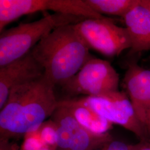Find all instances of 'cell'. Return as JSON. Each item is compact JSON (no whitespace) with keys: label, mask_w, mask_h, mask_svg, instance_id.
Listing matches in <instances>:
<instances>
[{"label":"cell","mask_w":150,"mask_h":150,"mask_svg":"<svg viewBox=\"0 0 150 150\" xmlns=\"http://www.w3.org/2000/svg\"><path fill=\"white\" fill-rule=\"evenodd\" d=\"M139 3L150 10V0H139Z\"/></svg>","instance_id":"ffe728a7"},{"label":"cell","mask_w":150,"mask_h":150,"mask_svg":"<svg viewBox=\"0 0 150 150\" xmlns=\"http://www.w3.org/2000/svg\"><path fill=\"white\" fill-rule=\"evenodd\" d=\"M97 13L123 18L129 10L139 2V0H84Z\"/></svg>","instance_id":"4fadbf2b"},{"label":"cell","mask_w":150,"mask_h":150,"mask_svg":"<svg viewBox=\"0 0 150 150\" xmlns=\"http://www.w3.org/2000/svg\"><path fill=\"white\" fill-rule=\"evenodd\" d=\"M119 75L107 61L93 57L61 86L70 96H96L118 91Z\"/></svg>","instance_id":"5b68a950"},{"label":"cell","mask_w":150,"mask_h":150,"mask_svg":"<svg viewBox=\"0 0 150 150\" xmlns=\"http://www.w3.org/2000/svg\"><path fill=\"white\" fill-rule=\"evenodd\" d=\"M43 75L42 68L31 52L0 67V109L5 106L13 88L38 79Z\"/></svg>","instance_id":"9c48e42d"},{"label":"cell","mask_w":150,"mask_h":150,"mask_svg":"<svg viewBox=\"0 0 150 150\" xmlns=\"http://www.w3.org/2000/svg\"><path fill=\"white\" fill-rule=\"evenodd\" d=\"M51 119L57 126L56 150H93L113 140L109 132L97 134L83 127L64 106L59 105Z\"/></svg>","instance_id":"ba28073f"},{"label":"cell","mask_w":150,"mask_h":150,"mask_svg":"<svg viewBox=\"0 0 150 150\" xmlns=\"http://www.w3.org/2000/svg\"><path fill=\"white\" fill-rule=\"evenodd\" d=\"M45 11L85 18L106 17L93 10L84 0H0V32L22 16Z\"/></svg>","instance_id":"277c9868"},{"label":"cell","mask_w":150,"mask_h":150,"mask_svg":"<svg viewBox=\"0 0 150 150\" xmlns=\"http://www.w3.org/2000/svg\"><path fill=\"white\" fill-rule=\"evenodd\" d=\"M38 136L43 142L55 150L57 149V126L50 118L44 122L36 130Z\"/></svg>","instance_id":"5bb4252c"},{"label":"cell","mask_w":150,"mask_h":150,"mask_svg":"<svg viewBox=\"0 0 150 150\" xmlns=\"http://www.w3.org/2000/svg\"><path fill=\"white\" fill-rule=\"evenodd\" d=\"M145 127L150 137V110L147 113L145 123Z\"/></svg>","instance_id":"ac0fdd59"},{"label":"cell","mask_w":150,"mask_h":150,"mask_svg":"<svg viewBox=\"0 0 150 150\" xmlns=\"http://www.w3.org/2000/svg\"><path fill=\"white\" fill-rule=\"evenodd\" d=\"M132 54L150 50V10L139 2L123 17Z\"/></svg>","instance_id":"8fae6325"},{"label":"cell","mask_w":150,"mask_h":150,"mask_svg":"<svg viewBox=\"0 0 150 150\" xmlns=\"http://www.w3.org/2000/svg\"><path fill=\"white\" fill-rule=\"evenodd\" d=\"M20 150H55L40 139L35 131L24 136V140Z\"/></svg>","instance_id":"9a60e30c"},{"label":"cell","mask_w":150,"mask_h":150,"mask_svg":"<svg viewBox=\"0 0 150 150\" xmlns=\"http://www.w3.org/2000/svg\"><path fill=\"white\" fill-rule=\"evenodd\" d=\"M55 86L44 76L13 88L0 111V139L19 138L51 118L58 107Z\"/></svg>","instance_id":"6da1fadb"},{"label":"cell","mask_w":150,"mask_h":150,"mask_svg":"<svg viewBox=\"0 0 150 150\" xmlns=\"http://www.w3.org/2000/svg\"><path fill=\"white\" fill-rule=\"evenodd\" d=\"M75 26L90 49L107 57L118 56L131 48L127 29L116 25L112 18H85Z\"/></svg>","instance_id":"8992f818"},{"label":"cell","mask_w":150,"mask_h":150,"mask_svg":"<svg viewBox=\"0 0 150 150\" xmlns=\"http://www.w3.org/2000/svg\"><path fill=\"white\" fill-rule=\"evenodd\" d=\"M123 83L138 118L145 126L147 113L150 110V70L131 64Z\"/></svg>","instance_id":"30bf717a"},{"label":"cell","mask_w":150,"mask_h":150,"mask_svg":"<svg viewBox=\"0 0 150 150\" xmlns=\"http://www.w3.org/2000/svg\"><path fill=\"white\" fill-rule=\"evenodd\" d=\"M143 142L144 141H140L138 144L131 145L119 141L112 140L105 145L103 148L105 150H138Z\"/></svg>","instance_id":"2e32d148"},{"label":"cell","mask_w":150,"mask_h":150,"mask_svg":"<svg viewBox=\"0 0 150 150\" xmlns=\"http://www.w3.org/2000/svg\"><path fill=\"white\" fill-rule=\"evenodd\" d=\"M0 150H19L16 145L12 144L10 139H0Z\"/></svg>","instance_id":"e0dca14e"},{"label":"cell","mask_w":150,"mask_h":150,"mask_svg":"<svg viewBox=\"0 0 150 150\" xmlns=\"http://www.w3.org/2000/svg\"><path fill=\"white\" fill-rule=\"evenodd\" d=\"M85 18L54 13L41 19L5 30L0 35V67L18 59L31 51L44 37L55 28L76 24Z\"/></svg>","instance_id":"3957f363"},{"label":"cell","mask_w":150,"mask_h":150,"mask_svg":"<svg viewBox=\"0 0 150 150\" xmlns=\"http://www.w3.org/2000/svg\"><path fill=\"white\" fill-rule=\"evenodd\" d=\"M138 150H150V141H144Z\"/></svg>","instance_id":"d6986e66"},{"label":"cell","mask_w":150,"mask_h":150,"mask_svg":"<svg viewBox=\"0 0 150 150\" xmlns=\"http://www.w3.org/2000/svg\"><path fill=\"white\" fill-rule=\"evenodd\" d=\"M80 98L111 123L119 125L134 133L140 141H150L145 126L139 121L126 93L118 90Z\"/></svg>","instance_id":"52a82bcc"},{"label":"cell","mask_w":150,"mask_h":150,"mask_svg":"<svg viewBox=\"0 0 150 150\" xmlns=\"http://www.w3.org/2000/svg\"><path fill=\"white\" fill-rule=\"evenodd\" d=\"M59 105L66 107L81 125L91 132L102 134L108 132L112 123L94 111L80 98L59 101Z\"/></svg>","instance_id":"7c38bea8"},{"label":"cell","mask_w":150,"mask_h":150,"mask_svg":"<svg viewBox=\"0 0 150 150\" xmlns=\"http://www.w3.org/2000/svg\"><path fill=\"white\" fill-rule=\"evenodd\" d=\"M104 146H103V147H104ZM103 147H100V148H98V149H95V150H104Z\"/></svg>","instance_id":"44dd1931"},{"label":"cell","mask_w":150,"mask_h":150,"mask_svg":"<svg viewBox=\"0 0 150 150\" xmlns=\"http://www.w3.org/2000/svg\"><path fill=\"white\" fill-rule=\"evenodd\" d=\"M75 24L55 28L32 48L33 57L54 86L63 85L92 59Z\"/></svg>","instance_id":"7a4b0ae2"}]
</instances>
